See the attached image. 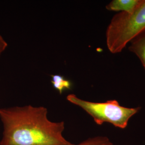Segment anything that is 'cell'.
<instances>
[{
	"instance_id": "7",
	"label": "cell",
	"mask_w": 145,
	"mask_h": 145,
	"mask_svg": "<svg viewBox=\"0 0 145 145\" xmlns=\"http://www.w3.org/2000/svg\"><path fill=\"white\" fill-rule=\"evenodd\" d=\"M112 144V143L107 137L100 135L90 138L77 145L72 144V145H111Z\"/></svg>"
},
{
	"instance_id": "9",
	"label": "cell",
	"mask_w": 145,
	"mask_h": 145,
	"mask_svg": "<svg viewBox=\"0 0 145 145\" xmlns=\"http://www.w3.org/2000/svg\"><path fill=\"white\" fill-rule=\"evenodd\" d=\"M114 145V144H112V145Z\"/></svg>"
},
{
	"instance_id": "2",
	"label": "cell",
	"mask_w": 145,
	"mask_h": 145,
	"mask_svg": "<svg viewBox=\"0 0 145 145\" xmlns=\"http://www.w3.org/2000/svg\"><path fill=\"white\" fill-rule=\"evenodd\" d=\"M145 30V0L131 12H121L112 18L106 31V44L113 54L121 52L134 38Z\"/></svg>"
},
{
	"instance_id": "6",
	"label": "cell",
	"mask_w": 145,
	"mask_h": 145,
	"mask_svg": "<svg viewBox=\"0 0 145 145\" xmlns=\"http://www.w3.org/2000/svg\"><path fill=\"white\" fill-rule=\"evenodd\" d=\"M51 82L53 87L59 91L60 94L66 89H70L72 84L71 82L65 78L63 76L60 75H52Z\"/></svg>"
},
{
	"instance_id": "3",
	"label": "cell",
	"mask_w": 145,
	"mask_h": 145,
	"mask_svg": "<svg viewBox=\"0 0 145 145\" xmlns=\"http://www.w3.org/2000/svg\"><path fill=\"white\" fill-rule=\"evenodd\" d=\"M68 101L83 109L99 125L104 123L113 125L121 129H125L132 117L137 114L141 108H126L119 104L116 100H109L105 102H93L83 100L75 95L70 94Z\"/></svg>"
},
{
	"instance_id": "4",
	"label": "cell",
	"mask_w": 145,
	"mask_h": 145,
	"mask_svg": "<svg viewBox=\"0 0 145 145\" xmlns=\"http://www.w3.org/2000/svg\"><path fill=\"white\" fill-rule=\"evenodd\" d=\"M129 49L139 57L145 69V30L134 38Z\"/></svg>"
},
{
	"instance_id": "5",
	"label": "cell",
	"mask_w": 145,
	"mask_h": 145,
	"mask_svg": "<svg viewBox=\"0 0 145 145\" xmlns=\"http://www.w3.org/2000/svg\"><path fill=\"white\" fill-rule=\"evenodd\" d=\"M140 0H114L106 6L109 11L131 12L139 5Z\"/></svg>"
},
{
	"instance_id": "1",
	"label": "cell",
	"mask_w": 145,
	"mask_h": 145,
	"mask_svg": "<svg viewBox=\"0 0 145 145\" xmlns=\"http://www.w3.org/2000/svg\"><path fill=\"white\" fill-rule=\"evenodd\" d=\"M3 125L0 145H72L63 136V121L48 119L43 106L0 108Z\"/></svg>"
},
{
	"instance_id": "8",
	"label": "cell",
	"mask_w": 145,
	"mask_h": 145,
	"mask_svg": "<svg viewBox=\"0 0 145 145\" xmlns=\"http://www.w3.org/2000/svg\"><path fill=\"white\" fill-rule=\"evenodd\" d=\"M8 46V44L5 42L3 38L0 35V56L5 50Z\"/></svg>"
}]
</instances>
